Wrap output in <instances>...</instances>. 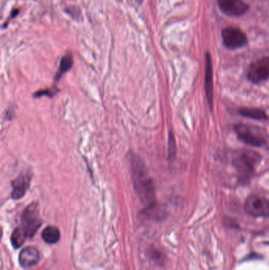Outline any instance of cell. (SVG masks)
Returning <instances> with one entry per match:
<instances>
[{"label": "cell", "mask_w": 269, "mask_h": 270, "mask_svg": "<svg viewBox=\"0 0 269 270\" xmlns=\"http://www.w3.org/2000/svg\"><path fill=\"white\" fill-rule=\"evenodd\" d=\"M56 94H57V89L56 88H51V89H49V90L36 92V94H34V96L41 97L42 96H48L49 97H52Z\"/></svg>", "instance_id": "2e32d148"}, {"label": "cell", "mask_w": 269, "mask_h": 270, "mask_svg": "<svg viewBox=\"0 0 269 270\" xmlns=\"http://www.w3.org/2000/svg\"><path fill=\"white\" fill-rule=\"evenodd\" d=\"M206 97L209 105L210 109H213V99H214V89H213V71L211 56L208 52L206 56Z\"/></svg>", "instance_id": "30bf717a"}, {"label": "cell", "mask_w": 269, "mask_h": 270, "mask_svg": "<svg viewBox=\"0 0 269 270\" xmlns=\"http://www.w3.org/2000/svg\"><path fill=\"white\" fill-rule=\"evenodd\" d=\"M40 259L39 251L36 248L28 247L21 251L19 255L20 264L24 268H31L38 263Z\"/></svg>", "instance_id": "8fae6325"}, {"label": "cell", "mask_w": 269, "mask_h": 270, "mask_svg": "<svg viewBox=\"0 0 269 270\" xmlns=\"http://www.w3.org/2000/svg\"><path fill=\"white\" fill-rule=\"evenodd\" d=\"M31 183V175L30 173H22L17 179L12 182V193L11 197L17 200L23 198L26 194Z\"/></svg>", "instance_id": "9c48e42d"}, {"label": "cell", "mask_w": 269, "mask_h": 270, "mask_svg": "<svg viewBox=\"0 0 269 270\" xmlns=\"http://www.w3.org/2000/svg\"><path fill=\"white\" fill-rule=\"evenodd\" d=\"M237 136L244 143L252 146H261L265 143V140L261 134L255 131L250 126L238 124L235 126Z\"/></svg>", "instance_id": "52a82bcc"}, {"label": "cell", "mask_w": 269, "mask_h": 270, "mask_svg": "<svg viewBox=\"0 0 269 270\" xmlns=\"http://www.w3.org/2000/svg\"><path fill=\"white\" fill-rule=\"evenodd\" d=\"M26 237H27V236H26L22 228H16L14 231L12 237H11V241H12V244H13L14 247H16V248L21 247V245L23 244L24 242L26 240Z\"/></svg>", "instance_id": "9a60e30c"}, {"label": "cell", "mask_w": 269, "mask_h": 270, "mask_svg": "<svg viewBox=\"0 0 269 270\" xmlns=\"http://www.w3.org/2000/svg\"><path fill=\"white\" fill-rule=\"evenodd\" d=\"M245 209L253 217H269V200L260 196H250L245 203Z\"/></svg>", "instance_id": "5b68a950"}, {"label": "cell", "mask_w": 269, "mask_h": 270, "mask_svg": "<svg viewBox=\"0 0 269 270\" xmlns=\"http://www.w3.org/2000/svg\"><path fill=\"white\" fill-rule=\"evenodd\" d=\"M222 13L232 17L242 16L248 11L249 6L242 0H217Z\"/></svg>", "instance_id": "ba28073f"}, {"label": "cell", "mask_w": 269, "mask_h": 270, "mask_svg": "<svg viewBox=\"0 0 269 270\" xmlns=\"http://www.w3.org/2000/svg\"><path fill=\"white\" fill-rule=\"evenodd\" d=\"M73 66V58L70 54H67L66 56L62 58L61 62H60V67L56 73L55 76V80L59 81L61 79L62 76L67 72Z\"/></svg>", "instance_id": "5bb4252c"}, {"label": "cell", "mask_w": 269, "mask_h": 270, "mask_svg": "<svg viewBox=\"0 0 269 270\" xmlns=\"http://www.w3.org/2000/svg\"><path fill=\"white\" fill-rule=\"evenodd\" d=\"M130 157L129 162L136 193L148 208H153L156 204L155 187L153 180L148 176L146 168L141 158L133 154Z\"/></svg>", "instance_id": "6da1fadb"}, {"label": "cell", "mask_w": 269, "mask_h": 270, "mask_svg": "<svg viewBox=\"0 0 269 270\" xmlns=\"http://www.w3.org/2000/svg\"><path fill=\"white\" fill-rule=\"evenodd\" d=\"M223 45L229 49H237L243 47L248 42L247 36L242 30L236 27H227L222 30Z\"/></svg>", "instance_id": "8992f818"}, {"label": "cell", "mask_w": 269, "mask_h": 270, "mask_svg": "<svg viewBox=\"0 0 269 270\" xmlns=\"http://www.w3.org/2000/svg\"><path fill=\"white\" fill-rule=\"evenodd\" d=\"M240 115L243 117L256 119V120H266L269 118L267 114L264 110L260 109H252V108H242L240 109Z\"/></svg>", "instance_id": "7c38bea8"}, {"label": "cell", "mask_w": 269, "mask_h": 270, "mask_svg": "<svg viewBox=\"0 0 269 270\" xmlns=\"http://www.w3.org/2000/svg\"><path fill=\"white\" fill-rule=\"evenodd\" d=\"M261 159L258 153L253 151L242 152L234 159V165L236 167L240 179L247 181L254 174L256 166Z\"/></svg>", "instance_id": "7a4b0ae2"}, {"label": "cell", "mask_w": 269, "mask_h": 270, "mask_svg": "<svg viewBox=\"0 0 269 270\" xmlns=\"http://www.w3.org/2000/svg\"><path fill=\"white\" fill-rule=\"evenodd\" d=\"M41 222L39 216L38 206L32 203L26 207L21 216V228L27 237H32L41 227Z\"/></svg>", "instance_id": "3957f363"}, {"label": "cell", "mask_w": 269, "mask_h": 270, "mask_svg": "<svg viewBox=\"0 0 269 270\" xmlns=\"http://www.w3.org/2000/svg\"><path fill=\"white\" fill-rule=\"evenodd\" d=\"M175 143H174V139L173 138V135L170 134L169 136V155L171 158L174 156L175 153Z\"/></svg>", "instance_id": "e0dca14e"}, {"label": "cell", "mask_w": 269, "mask_h": 270, "mask_svg": "<svg viewBox=\"0 0 269 270\" xmlns=\"http://www.w3.org/2000/svg\"><path fill=\"white\" fill-rule=\"evenodd\" d=\"M42 238L47 243L54 244L60 239V230L54 226H48L43 231Z\"/></svg>", "instance_id": "4fadbf2b"}, {"label": "cell", "mask_w": 269, "mask_h": 270, "mask_svg": "<svg viewBox=\"0 0 269 270\" xmlns=\"http://www.w3.org/2000/svg\"><path fill=\"white\" fill-rule=\"evenodd\" d=\"M247 78L252 83L259 84L269 79V56L263 57L253 63L247 73Z\"/></svg>", "instance_id": "277c9868"}]
</instances>
